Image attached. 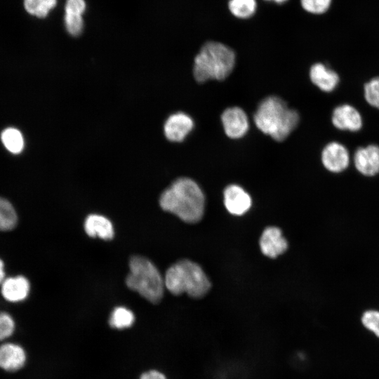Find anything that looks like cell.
I'll return each instance as SVG.
<instances>
[{"label": "cell", "mask_w": 379, "mask_h": 379, "mask_svg": "<svg viewBox=\"0 0 379 379\" xmlns=\"http://www.w3.org/2000/svg\"><path fill=\"white\" fill-rule=\"evenodd\" d=\"M159 205L184 222L196 223L204 215L205 197L196 182L189 178H179L161 193Z\"/></svg>", "instance_id": "6da1fadb"}, {"label": "cell", "mask_w": 379, "mask_h": 379, "mask_svg": "<svg viewBox=\"0 0 379 379\" xmlns=\"http://www.w3.org/2000/svg\"><path fill=\"white\" fill-rule=\"evenodd\" d=\"M296 110L277 96H269L261 101L253 117L258 128L277 141L285 140L299 122Z\"/></svg>", "instance_id": "7a4b0ae2"}, {"label": "cell", "mask_w": 379, "mask_h": 379, "mask_svg": "<svg viewBox=\"0 0 379 379\" xmlns=\"http://www.w3.org/2000/svg\"><path fill=\"white\" fill-rule=\"evenodd\" d=\"M235 60L231 48L220 42L208 41L194 58V78L199 83L208 79L223 80L232 72Z\"/></svg>", "instance_id": "3957f363"}, {"label": "cell", "mask_w": 379, "mask_h": 379, "mask_svg": "<svg viewBox=\"0 0 379 379\" xmlns=\"http://www.w3.org/2000/svg\"><path fill=\"white\" fill-rule=\"evenodd\" d=\"M164 284L173 295L185 293L195 298L204 296L211 286L202 268L189 260H181L172 265L166 272Z\"/></svg>", "instance_id": "277c9868"}, {"label": "cell", "mask_w": 379, "mask_h": 379, "mask_svg": "<svg viewBox=\"0 0 379 379\" xmlns=\"http://www.w3.org/2000/svg\"><path fill=\"white\" fill-rule=\"evenodd\" d=\"M129 269L126 286L149 302L159 303L164 295L165 284L156 266L147 258L135 255L130 259Z\"/></svg>", "instance_id": "5b68a950"}, {"label": "cell", "mask_w": 379, "mask_h": 379, "mask_svg": "<svg viewBox=\"0 0 379 379\" xmlns=\"http://www.w3.org/2000/svg\"><path fill=\"white\" fill-rule=\"evenodd\" d=\"M27 362V353L20 343L12 340L0 343V370L15 373L23 369Z\"/></svg>", "instance_id": "8992f818"}, {"label": "cell", "mask_w": 379, "mask_h": 379, "mask_svg": "<svg viewBox=\"0 0 379 379\" xmlns=\"http://www.w3.org/2000/svg\"><path fill=\"white\" fill-rule=\"evenodd\" d=\"M221 120L225 134L232 139L243 137L249 128L246 114L238 107L226 109L221 115Z\"/></svg>", "instance_id": "52a82bcc"}, {"label": "cell", "mask_w": 379, "mask_h": 379, "mask_svg": "<svg viewBox=\"0 0 379 379\" xmlns=\"http://www.w3.org/2000/svg\"><path fill=\"white\" fill-rule=\"evenodd\" d=\"M194 127L190 116L182 112L171 114L164 125L165 137L171 142H179L184 140Z\"/></svg>", "instance_id": "ba28073f"}, {"label": "cell", "mask_w": 379, "mask_h": 379, "mask_svg": "<svg viewBox=\"0 0 379 379\" xmlns=\"http://www.w3.org/2000/svg\"><path fill=\"white\" fill-rule=\"evenodd\" d=\"M321 161L329 171L339 173L344 171L349 165V152L342 144L332 142L323 149Z\"/></svg>", "instance_id": "9c48e42d"}, {"label": "cell", "mask_w": 379, "mask_h": 379, "mask_svg": "<svg viewBox=\"0 0 379 379\" xmlns=\"http://www.w3.org/2000/svg\"><path fill=\"white\" fill-rule=\"evenodd\" d=\"M354 164L359 172L366 176L379 173V146L369 145L358 148L354 154Z\"/></svg>", "instance_id": "30bf717a"}, {"label": "cell", "mask_w": 379, "mask_h": 379, "mask_svg": "<svg viewBox=\"0 0 379 379\" xmlns=\"http://www.w3.org/2000/svg\"><path fill=\"white\" fill-rule=\"evenodd\" d=\"M224 204L232 215H241L251 206L250 195L239 185H230L224 190Z\"/></svg>", "instance_id": "8fae6325"}, {"label": "cell", "mask_w": 379, "mask_h": 379, "mask_svg": "<svg viewBox=\"0 0 379 379\" xmlns=\"http://www.w3.org/2000/svg\"><path fill=\"white\" fill-rule=\"evenodd\" d=\"M260 247L265 256L275 258L287 250L288 242L279 228L268 227L260 237Z\"/></svg>", "instance_id": "7c38bea8"}, {"label": "cell", "mask_w": 379, "mask_h": 379, "mask_svg": "<svg viewBox=\"0 0 379 379\" xmlns=\"http://www.w3.org/2000/svg\"><path fill=\"white\" fill-rule=\"evenodd\" d=\"M84 0H67L64 23L67 32L73 36H79L84 28L82 15L86 10Z\"/></svg>", "instance_id": "4fadbf2b"}, {"label": "cell", "mask_w": 379, "mask_h": 379, "mask_svg": "<svg viewBox=\"0 0 379 379\" xmlns=\"http://www.w3.org/2000/svg\"><path fill=\"white\" fill-rule=\"evenodd\" d=\"M332 123L338 129L357 131L362 126V119L354 107L345 104L334 109Z\"/></svg>", "instance_id": "5bb4252c"}, {"label": "cell", "mask_w": 379, "mask_h": 379, "mask_svg": "<svg viewBox=\"0 0 379 379\" xmlns=\"http://www.w3.org/2000/svg\"><path fill=\"white\" fill-rule=\"evenodd\" d=\"M29 288V283L25 277H10L2 283L1 295L8 302H18L27 298Z\"/></svg>", "instance_id": "9a60e30c"}, {"label": "cell", "mask_w": 379, "mask_h": 379, "mask_svg": "<svg viewBox=\"0 0 379 379\" xmlns=\"http://www.w3.org/2000/svg\"><path fill=\"white\" fill-rule=\"evenodd\" d=\"M310 77L315 86L325 92L333 91L339 83L338 74L322 63H316L311 67Z\"/></svg>", "instance_id": "2e32d148"}, {"label": "cell", "mask_w": 379, "mask_h": 379, "mask_svg": "<svg viewBox=\"0 0 379 379\" xmlns=\"http://www.w3.org/2000/svg\"><path fill=\"white\" fill-rule=\"evenodd\" d=\"M84 230L89 237H98L104 240L112 239L114 234L111 221L105 216L97 214L86 217Z\"/></svg>", "instance_id": "e0dca14e"}, {"label": "cell", "mask_w": 379, "mask_h": 379, "mask_svg": "<svg viewBox=\"0 0 379 379\" xmlns=\"http://www.w3.org/2000/svg\"><path fill=\"white\" fill-rule=\"evenodd\" d=\"M57 0H22L25 12L31 16L42 19L55 7Z\"/></svg>", "instance_id": "ac0fdd59"}, {"label": "cell", "mask_w": 379, "mask_h": 379, "mask_svg": "<svg viewBox=\"0 0 379 379\" xmlns=\"http://www.w3.org/2000/svg\"><path fill=\"white\" fill-rule=\"evenodd\" d=\"M228 9L230 13L239 19H248L256 12V0H229Z\"/></svg>", "instance_id": "d6986e66"}, {"label": "cell", "mask_w": 379, "mask_h": 379, "mask_svg": "<svg viewBox=\"0 0 379 379\" xmlns=\"http://www.w3.org/2000/svg\"><path fill=\"white\" fill-rule=\"evenodd\" d=\"M1 139L5 147L13 154H19L24 149L23 136L21 132L15 128L10 127L4 130Z\"/></svg>", "instance_id": "ffe728a7"}, {"label": "cell", "mask_w": 379, "mask_h": 379, "mask_svg": "<svg viewBox=\"0 0 379 379\" xmlns=\"http://www.w3.org/2000/svg\"><path fill=\"white\" fill-rule=\"evenodd\" d=\"M17 221V214L13 205L6 199L0 197V230H13Z\"/></svg>", "instance_id": "44dd1931"}, {"label": "cell", "mask_w": 379, "mask_h": 379, "mask_svg": "<svg viewBox=\"0 0 379 379\" xmlns=\"http://www.w3.org/2000/svg\"><path fill=\"white\" fill-rule=\"evenodd\" d=\"M135 320L133 313L124 307H117L112 312L109 320L111 327L124 329L131 327Z\"/></svg>", "instance_id": "7402d4cb"}, {"label": "cell", "mask_w": 379, "mask_h": 379, "mask_svg": "<svg viewBox=\"0 0 379 379\" xmlns=\"http://www.w3.org/2000/svg\"><path fill=\"white\" fill-rule=\"evenodd\" d=\"M16 324L13 317L8 312H0V343L9 340L15 334Z\"/></svg>", "instance_id": "603a6c76"}, {"label": "cell", "mask_w": 379, "mask_h": 379, "mask_svg": "<svg viewBox=\"0 0 379 379\" xmlns=\"http://www.w3.org/2000/svg\"><path fill=\"white\" fill-rule=\"evenodd\" d=\"M363 326L379 339V311L369 310L365 311L361 317Z\"/></svg>", "instance_id": "cb8c5ba5"}, {"label": "cell", "mask_w": 379, "mask_h": 379, "mask_svg": "<svg viewBox=\"0 0 379 379\" xmlns=\"http://www.w3.org/2000/svg\"><path fill=\"white\" fill-rule=\"evenodd\" d=\"M364 97L369 105L379 109V77L364 85Z\"/></svg>", "instance_id": "d4e9b609"}, {"label": "cell", "mask_w": 379, "mask_h": 379, "mask_svg": "<svg viewBox=\"0 0 379 379\" xmlns=\"http://www.w3.org/2000/svg\"><path fill=\"white\" fill-rule=\"evenodd\" d=\"M331 0H300L302 8L312 14H322L330 7Z\"/></svg>", "instance_id": "484cf974"}, {"label": "cell", "mask_w": 379, "mask_h": 379, "mask_svg": "<svg viewBox=\"0 0 379 379\" xmlns=\"http://www.w3.org/2000/svg\"><path fill=\"white\" fill-rule=\"evenodd\" d=\"M139 379H167L160 371L157 370H149L144 372Z\"/></svg>", "instance_id": "4316f807"}, {"label": "cell", "mask_w": 379, "mask_h": 379, "mask_svg": "<svg viewBox=\"0 0 379 379\" xmlns=\"http://www.w3.org/2000/svg\"><path fill=\"white\" fill-rule=\"evenodd\" d=\"M4 265L3 261L0 259V283L3 281L5 276Z\"/></svg>", "instance_id": "83f0119b"}, {"label": "cell", "mask_w": 379, "mask_h": 379, "mask_svg": "<svg viewBox=\"0 0 379 379\" xmlns=\"http://www.w3.org/2000/svg\"><path fill=\"white\" fill-rule=\"evenodd\" d=\"M264 1H273V2L276 3V4H284V3L286 2L288 0H264Z\"/></svg>", "instance_id": "f1b7e54d"}]
</instances>
